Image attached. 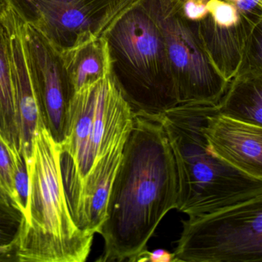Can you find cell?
I'll use <instances>...</instances> for the list:
<instances>
[{
    "instance_id": "cell-1",
    "label": "cell",
    "mask_w": 262,
    "mask_h": 262,
    "mask_svg": "<svg viewBox=\"0 0 262 262\" xmlns=\"http://www.w3.org/2000/svg\"><path fill=\"white\" fill-rule=\"evenodd\" d=\"M134 122V112L111 74L75 93L60 143L62 181L72 217L99 234Z\"/></svg>"
},
{
    "instance_id": "cell-2",
    "label": "cell",
    "mask_w": 262,
    "mask_h": 262,
    "mask_svg": "<svg viewBox=\"0 0 262 262\" xmlns=\"http://www.w3.org/2000/svg\"><path fill=\"white\" fill-rule=\"evenodd\" d=\"M178 188L174 156L163 126L134 113L99 233L103 252L96 261L136 262L164 217L177 208Z\"/></svg>"
},
{
    "instance_id": "cell-3",
    "label": "cell",
    "mask_w": 262,
    "mask_h": 262,
    "mask_svg": "<svg viewBox=\"0 0 262 262\" xmlns=\"http://www.w3.org/2000/svg\"><path fill=\"white\" fill-rule=\"evenodd\" d=\"M61 146L42 121L27 161L29 192L17 238L19 262H85L95 234L75 223L60 166Z\"/></svg>"
},
{
    "instance_id": "cell-4",
    "label": "cell",
    "mask_w": 262,
    "mask_h": 262,
    "mask_svg": "<svg viewBox=\"0 0 262 262\" xmlns=\"http://www.w3.org/2000/svg\"><path fill=\"white\" fill-rule=\"evenodd\" d=\"M215 105H179L154 118L166 133L178 176L177 209L188 216L211 212L262 195V180L217 158L202 131Z\"/></svg>"
},
{
    "instance_id": "cell-5",
    "label": "cell",
    "mask_w": 262,
    "mask_h": 262,
    "mask_svg": "<svg viewBox=\"0 0 262 262\" xmlns=\"http://www.w3.org/2000/svg\"><path fill=\"white\" fill-rule=\"evenodd\" d=\"M101 36L111 76L134 113L151 119L179 105L165 41L142 0H132Z\"/></svg>"
},
{
    "instance_id": "cell-6",
    "label": "cell",
    "mask_w": 262,
    "mask_h": 262,
    "mask_svg": "<svg viewBox=\"0 0 262 262\" xmlns=\"http://www.w3.org/2000/svg\"><path fill=\"white\" fill-rule=\"evenodd\" d=\"M182 222L173 262L262 261V195Z\"/></svg>"
},
{
    "instance_id": "cell-7",
    "label": "cell",
    "mask_w": 262,
    "mask_h": 262,
    "mask_svg": "<svg viewBox=\"0 0 262 262\" xmlns=\"http://www.w3.org/2000/svg\"><path fill=\"white\" fill-rule=\"evenodd\" d=\"M165 41L179 105H217L228 82L214 67L196 22L188 20L177 0H142Z\"/></svg>"
},
{
    "instance_id": "cell-8",
    "label": "cell",
    "mask_w": 262,
    "mask_h": 262,
    "mask_svg": "<svg viewBox=\"0 0 262 262\" xmlns=\"http://www.w3.org/2000/svg\"><path fill=\"white\" fill-rule=\"evenodd\" d=\"M132 0H5L24 24L39 31L59 53L100 36Z\"/></svg>"
},
{
    "instance_id": "cell-9",
    "label": "cell",
    "mask_w": 262,
    "mask_h": 262,
    "mask_svg": "<svg viewBox=\"0 0 262 262\" xmlns=\"http://www.w3.org/2000/svg\"><path fill=\"white\" fill-rule=\"evenodd\" d=\"M20 32L41 121L60 144L65 136L70 102L76 92L61 53L36 29L21 19Z\"/></svg>"
},
{
    "instance_id": "cell-10",
    "label": "cell",
    "mask_w": 262,
    "mask_h": 262,
    "mask_svg": "<svg viewBox=\"0 0 262 262\" xmlns=\"http://www.w3.org/2000/svg\"><path fill=\"white\" fill-rule=\"evenodd\" d=\"M202 131L209 149L243 174L262 180V126L217 113L215 105Z\"/></svg>"
},
{
    "instance_id": "cell-11",
    "label": "cell",
    "mask_w": 262,
    "mask_h": 262,
    "mask_svg": "<svg viewBox=\"0 0 262 262\" xmlns=\"http://www.w3.org/2000/svg\"><path fill=\"white\" fill-rule=\"evenodd\" d=\"M2 16L8 31L15 110L21 148L27 161L33 152V139L41 121L40 114L24 53L20 19L7 7Z\"/></svg>"
},
{
    "instance_id": "cell-12",
    "label": "cell",
    "mask_w": 262,
    "mask_h": 262,
    "mask_svg": "<svg viewBox=\"0 0 262 262\" xmlns=\"http://www.w3.org/2000/svg\"><path fill=\"white\" fill-rule=\"evenodd\" d=\"M242 15L240 20L234 24H217L208 13L197 23L208 56L228 82L237 73L245 45L255 26L262 21Z\"/></svg>"
},
{
    "instance_id": "cell-13",
    "label": "cell",
    "mask_w": 262,
    "mask_h": 262,
    "mask_svg": "<svg viewBox=\"0 0 262 262\" xmlns=\"http://www.w3.org/2000/svg\"><path fill=\"white\" fill-rule=\"evenodd\" d=\"M75 92L111 74L110 53L102 36L61 53Z\"/></svg>"
},
{
    "instance_id": "cell-14",
    "label": "cell",
    "mask_w": 262,
    "mask_h": 262,
    "mask_svg": "<svg viewBox=\"0 0 262 262\" xmlns=\"http://www.w3.org/2000/svg\"><path fill=\"white\" fill-rule=\"evenodd\" d=\"M217 113L262 126V76H236L217 104Z\"/></svg>"
},
{
    "instance_id": "cell-15",
    "label": "cell",
    "mask_w": 262,
    "mask_h": 262,
    "mask_svg": "<svg viewBox=\"0 0 262 262\" xmlns=\"http://www.w3.org/2000/svg\"><path fill=\"white\" fill-rule=\"evenodd\" d=\"M0 139L12 156L22 153L15 110L8 31L0 15Z\"/></svg>"
},
{
    "instance_id": "cell-16",
    "label": "cell",
    "mask_w": 262,
    "mask_h": 262,
    "mask_svg": "<svg viewBox=\"0 0 262 262\" xmlns=\"http://www.w3.org/2000/svg\"><path fill=\"white\" fill-rule=\"evenodd\" d=\"M236 76H262V21L255 26L245 45Z\"/></svg>"
},
{
    "instance_id": "cell-17",
    "label": "cell",
    "mask_w": 262,
    "mask_h": 262,
    "mask_svg": "<svg viewBox=\"0 0 262 262\" xmlns=\"http://www.w3.org/2000/svg\"><path fill=\"white\" fill-rule=\"evenodd\" d=\"M23 214L13 205L0 200V246L17 241L22 223Z\"/></svg>"
},
{
    "instance_id": "cell-18",
    "label": "cell",
    "mask_w": 262,
    "mask_h": 262,
    "mask_svg": "<svg viewBox=\"0 0 262 262\" xmlns=\"http://www.w3.org/2000/svg\"><path fill=\"white\" fill-rule=\"evenodd\" d=\"M13 159V185L15 203L23 215L27 211L29 192V174L27 161L24 153L12 156Z\"/></svg>"
},
{
    "instance_id": "cell-19",
    "label": "cell",
    "mask_w": 262,
    "mask_h": 262,
    "mask_svg": "<svg viewBox=\"0 0 262 262\" xmlns=\"http://www.w3.org/2000/svg\"><path fill=\"white\" fill-rule=\"evenodd\" d=\"M0 197L7 203L16 208L13 185V159H12L11 153L1 139H0Z\"/></svg>"
},
{
    "instance_id": "cell-20",
    "label": "cell",
    "mask_w": 262,
    "mask_h": 262,
    "mask_svg": "<svg viewBox=\"0 0 262 262\" xmlns=\"http://www.w3.org/2000/svg\"><path fill=\"white\" fill-rule=\"evenodd\" d=\"M180 6L184 16L192 22H199L208 13L207 2L203 0H187Z\"/></svg>"
},
{
    "instance_id": "cell-21",
    "label": "cell",
    "mask_w": 262,
    "mask_h": 262,
    "mask_svg": "<svg viewBox=\"0 0 262 262\" xmlns=\"http://www.w3.org/2000/svg\"><path fill=\"white\" fill-rule=\"evenodd\" d=\"M174 258V253L167 250L159 248L149 251L146 249L139 254L136 262H173Z\"/></svg>"
},
{
    "instance_id": "cell-22",
    "label": "cell",
    "mask_w": 262,
    "mask_h": 262,
    "mask_svg": "<svg viewBox=\"0 0 262 262\" xmlns=\"http://www.w3.org/2000/svg\"><path fill=\"white\" fill-rule=\"evenodd\" d=\"M0 262H19L17 241L6 246H0Z\"/></svg>"
},
{
    "instance_id": "cell-23",
    "label": "cell",
    "mask_w": 262,
    "mask_h": 262,
    "mask_svg": "<svg viewBox=\"0 0 262 262\" xmlns=\"http://www.w3.org/2000/svg\"><path fill=\"white\" fill-rule=\"evenodd\" d=\"M7 5H6L5 0H0V15L2 14L3 12L5 10Z\"/></svg>"
},
{
    "instance_id": "cell-24",
    "label": "cell",
    "mask_w": 262,
    "mask_h": 262,
    "mask_svg": "<svg viewBox=\"0 0 262 262\" xmlns=\"http://www.w3.org/2000/svg\"><path fill=\"white\" fill-rule=\"evenodd\" d=\"M226 2L230 3V4H233V5H235L237 2L241 1V0H225Z\"/></svg>"
},
{
    "instance_id": "cell-25",
    "label": "cell",
    "mask_w": 262,
    "mask_h": 262,
    "mask_svg": "<svg viewBox=\"0 0 262 262\" xmlns=\"http://www.w3.org/2000/svg\"><path fill=\"white\" fill-rule=\"evenodd\" d=\"M178 2L179 3V4H183L184 2H185V1H187V0H177ZM203 1H205V2L208 3L209 0H203Z\"/></svg>"
},
{
    "instance_id": "cell-26",
    "label": "cell",
    "mask_w": 262,
    "mask_h": 262,
    "mask_svg": "<svg viewBox=\"0 0 262 262\" xmlns=\"http://www.w3.org/2000/svg\"><path fill=\"white\" fill-rule=\"evenodd\" d=\"M0 200H3V201H4V199H2V198L0 197ZM4 202H5V201H4Z\"/></svg>"
}]
</instances>
